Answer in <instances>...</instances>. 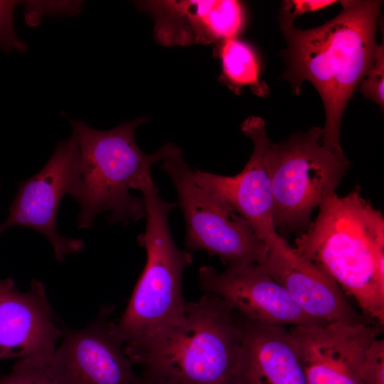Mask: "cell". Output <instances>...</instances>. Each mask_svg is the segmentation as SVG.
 Returning a JSON list of instances; mask_svg holds the SVG:
<instances>
[{
  "label": "cell",
  "instance_id": "obj_1",
  "mask_svg": "<svg viewBox=\"0 0 384 384\" xmlns=\"http://www.w3.org/2000/svg\"><path fill=\"white\" fill-rule=\"evenodd\" d=\"M342 10L324 25L308 30L296 28L280 14L279 24L287 43L282 53L287 68L281 78L298 95L309 81L323 101L325 142L338 151L341 122L355 89L372 65L377 50L376 30L382 1L347 0Z\"/></svg>",
  "mask_w": 384,
  "mask_h": 384
},
{
  "label": "cell",
  "instance_id": "obj_2",
  "mask_svg": "<svg viewBox=\"0 0 384 384\" xmlns=\"http://www.w3.org/2000/svg\"><path fill=\"white\" fill-rule=\"evenodd\" d=\"M294 250L330 277L363 313L384 323V218L357 186L329 195Z\"/></svg>",
  "mask_w": 384,
  "mask_h": 384
},
{
  "label": "cell",
  "instance_id": "obj_3",
  "mask_svg": "<svg viewBox=\"0 0 384 384\" xmlns=\"http://www.w3.org/2000/svg\"><path fill=\"white\" fill-rule=\"evenodd\" d=\"M144 373L181 384H233L242 353L240 318L225 301L206 293L186 302L182 317L124 346Z\"/></svg>",
  "mask_w": 384,
  "mask_h": 384
},
{
  "label": "cell",
  "instance_id": "obj_4",
  "mask_svg": "<svg viewBox=\"0 0 384 384\" xmlns=\"http://www.w3.org/2000/svg\"><path fill=\"white\" fill-rule=\"evenodd\" d=\"M146 121L139 117L108 130H97L81 120L70 119L80 152L82 176L75 201L80 210L78 228L89 229L97 216L107 212L110 224L127 225L145 217L142 197L130 193L151 176V166L173 156L180 148L167 144L146 154L135 140L137 129Z\"/></svg>",
  "mask_w": 384,
  "mask_h": 384
},
{
  "label": "cell",
  "instance_id": "obj_5",
  "mask_svg": "<svg viewBox=\"0 0 384 384\" xmlns=\"http://www.w3.org/2000/svg\"><path fill=\"white\" fill-rule=\"evenodd\" d=\"M145 208V230L138 238L146 260L124 312L114 331L124 346L178 321L186 301L182 297L184 270L193 257L175 244L169 224L170 211L176 203L164 200L151 177L139 189Z\"/></svg>",
  "mask_w": 384,
  "mask_h": 384
},
{
  "label": "cell",
  "instance_id": "obj_6",
  "mask_svg": "<svg viewBox=\"0 0 384 384\" xmlns=\"http://www.w3.org/2000/svg\"><path fill=\"white\" fill-rule=\"evenodd\" d=\"M265 161L273 196L276 230L291 233L309 225L312 211L334 193L349 167L343 154L326 144L322 128L270 143Z\"/></svg>",
  "mask_w": 384,
  "mask_h": 384
},
{
  "label": "cell",
  "instance_id": "obj_7",
  "mask_svg": "<svg viewBox=\"0 0 384 384\" xmlns=\"http://www.w3.org/2000/svg\"><path fill=\"white\" fill-rule=\"evenodd\" d=\"M172 181L186 222V245L217 255L227 267L257 265L267 247L227 202L198 185L181 150L161 161Z\"/></svg>",
  "mask_w": 384,
  "mask_h": 384
},
{
  "label": "cell",
  "instance_id": "obj_8",
  "mask_svg": "<svg viewBox=\"0 0 384 384\" xmlns=\"http://www.w3.org/2000/svg\"><path fill=\"white\" fill-rule=\"evenodd\" d=\"M82 162L77 138L73 132L60 142L42 169L21 181L9 208V215L0 225V235L13 226L31 228L43 234L51 244L56 260L80 252L84 247L81 239L60 235L56 229L58 210L65 195L75 200L81 184Z\"/></svg>",
  "mask_w": 384,
  "mask_h": 384
},
{
  "label": "cell",
  "instance_id": "obj_9",
  "mask_svg": "<svg viewBox=\"0 0 384 384\" xmlns=\"http://www.w3.org/2000/svg\"><path fill=\"white\" fill-rule=\"evenodd\" d=\"M110 311L102 309L87 326L63 331L62 341L44 363L58 384H134L137 375L116 336Z\"/></svg>",
  "mask_w": 384,
  "mask_h": 384
},
{
  "label": "cell",
  "instance_id": "obj_10",
  "mask_svg": "<svg viewBox=\"0 0 384 384\" xmlns=\"http://www.w3.org/2000/svg\"><path fill=\"white\" fill-rule=\"evenodd\" d=\"M241 130L253 142V151L242 171L233 176L191 169L193 181L227 202L251 225L267 247L283 238L274 226L273 196L265 154L272 142L263 119L250 116Z\"/></svg>",
  "mask_w": 384,
  "mask_h": 384
},
{
  "label": "cell",
  "instance_id": "obj_11",
  "mask_svg": "<svg viewBox=\"0 0 384 384\" xmlns=\"http://www.w3.org/2000/svg\"><path fill=\"white\" fill-rule=\"evenodd\" d=\"M198 279L205 293L218 296L242 317L263 325H322L306 315L287 291L256 265L227 267L218 272L203 266Z\"/></svg>",
  "mask_w": 384,
  "mask_h": 384
},
{
  "label": "cell",
  "instance_id": "obj_12",
  "mask_svg": "<svg viewBox=\"0 0 384 384\" xmlns=\"http://www.w3.org/2000/svg\"><path fill=\"white\" fill-rule=\"evenodd\" d=\"M380 326L364 322L289 327L307 384H364L360 368Z\"/></svg>",
  "mask_w": 384,
  "mask_h": 384
},
{
  "label": "cell",
  "instance_id": "obj_13",
  "mask_svg": "<svg viewBox=\"0 0 384 384\" xmlns=\"http://www.w3.org/2000/svg\"><path fill=\"white\" fill-rule=\"evenodd\" d=\"M267 249L257 268L280 284L306 315L321 324L366 322L339 286L284 238Z\"/></svg>",
  "mask_w": 384,
  "mask_h": 384
},
{
  "label": "cell",
  "instance_id": "obj_14",
  "mask_svg": "<svg viewBox=\"0 0 384 384\" xmlns=\"http://www.w3.org/2000/svg\"><path fill=\"white\" fill-rule=\"evenodd\" d=\"M62 336L43 283L33 279L21 292L11 279H0V360L35 358L45 363Z\"/></svg>",
  "mask_w": 384,
  "mask_h": 384
},
{
  "label": "cell",
  "instance_id": "obj_15",
  "mask_svg": "<svg viewBox=\"0 0 384 384\" xmlns=\"http://www.w3.org/2000/svg\"><path fill=\"white\" fill-rule=\"evenodd\" d=\"M157 41L168 46L207 44L235 38L244 24L242 4L234 0L146 1Z\"/></svg>",
  "mask_w": 384,
  "mask_h": 384
},
{
  "label": "cell",
  "instance_id": "obj_16",
  "mask_svg": "<svg viewBox=\"0 0 384 384\" xmlns=\"http://www.w3.org/2000/svg\"><path fill=\"white\" fill-rule=\"evenodd\" d=\"M240 320L242 353L233 384H307L289 327Z\"/></svg>",
  "mask_w": 384,
  "mask_h": 384
},
{
  "label": "cell",
  "instance_id": "obj_17",
  "mask_svg": "<svg viewBox=\"0 0 384 384\" xmlns=\"http://www.w3.org/2000/svg\"><path fill=\"white\" fill-rule=\"evenodd\" d=\"M220 55L223 73L226 80L240 87L250 85L256 93L262 94L265 88L259 81V65L253 50L247 44L236 40L223 41Z\"/></svg>",
  "mask_w": 384,
  "mask_h": 384
},
{
  "label": "cell",
  "instance_id": "obj_18",
  "mask_svg": "<svg viewBox=\"0 0 384 384\" xmlns=\"http://www.w3.org/2000/svg\"><path fill=\"white\" fill-rule=\"evenodd\" d=\"M0 384H58L48 374L44 362L35 358L18 360L11 370L0 377Z\"/></svg>",
  "mask_w": 384,
  "mask_h": 384
},
{
  "label": "cell",
  "instance_id": "obj_19",
  "mask_svg": "<svg viewBox=\"0 0 384 384\" xmlns=\"http://www.w3.org/2000/svg\"><path fill=\"white\" fill-rule=\"evenodd\" d=\"M384 47L378 45L374 60L361 82L360 91L368 99L383 109Z\"/></svg>",
  "mask_w": 384,
  "mask_h": 384
},
{
  "label": "cell",
  "instance_id": "obj_20",
  "mask_svg": "<svg viewBox=\"0 0 384 384\" xmlns=\"http://www.w3.org/2000/svg\"><path fill=\"white\" fill-rule=\"evenodd\" d=\"M364 384H384V341L375 338L366 350L359 370Z\"/></svg>",
  "mask_w": 384,
  "mask_h": 384
},
{
  "label": "cell",
  "instance_id": "obj_21",
  "mask_svg": "<svg viewBox=\"0 0 384 384\" xmlns=\"http://www.w3.org/2000/svg\"><path fill=\"white\" fill-rule=\"evenodd\" d=\"M18 1L0 0V48L6 53L11 50L24 53L27 50L26 44L16 35L14 29V13Z\"/></svg>",
  "mask_w": 384,
  "mask_h": 384
},
{
  "label": "cell",
  "instance_id": "obj_22",
  "mask_svg": "<svg viewBox=\"0 0 384 384\" xmlns=\"http://www.w3.org/2000/svg\"><path fill=\"white\" fill-rule=\"evenodd\" d=\"M81 1H29L25 4V21L28 25H36L42 16L50 14H78Z\"/></svg>",
  "mask_w": 384,
  "mask_h": 384
},
{
  "label": "cell",
  "instance_id": "obj_23",
  "mask_svg": "<svg viewBox=\"0 0 384 384\" xmlns=\"http://www.w3.org/2000/svg\"><path fill=\"white\" fill-rule=\"evenodd\" d=\"M336 1H284L282 4L280 14L294 20L298 16L306 12L315 11L324 9L334 3Z\"/></svg>",
  "mask_w": 384,
  "mask_h": 384
},
{
  "label": "cell",
  "instance_id": "obj_24",
  "mask_svg": "<svg viewBox=\"0 0 384 384\" xmlns=\"http://www.w3.org/2000/svg\"><path fill=\"white\" fill-rule=\"evenodd\" d=\"M134 384H181L179 383L154 378L146 374H143L141 377L137 376Z\"/></svg>",
  "mask_w": 384,
  "mask_h": 384
}]
</instances>
